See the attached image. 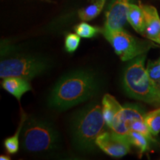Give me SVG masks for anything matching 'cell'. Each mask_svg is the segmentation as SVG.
Segmentation results:
<instances>
[{
	"mask_svg": "<svg viewBox=\"0 0 160 160\" xmlns=\"http://www.w3.org/2000/svg\"><path fill=\"white\" fill-rule=\"evenodd\" d=\"M101 82L97 74L89 70H77L60 79L52 89L48 105L57 111L87 101L99 91Z\"/></svg>",
	"mask_w": 160,
	"mask_h": 160,
	"instance_id": "obj_1",
	"label": "cell"
},
{
	"mask_svg": "<svg viewBox=\"0 0 160 160\" xmlns=\"http://www.w3.org/2000/svg\"><path fill=\"white\" fill-rule=\"evenodd\" d=\"M106 125L102 106L90 103L78 111L71 121V131L73 146L81 151H91L97 146L96 141L105 131Z\"/></svg>",
	"mask_w": 160,
	"mask_h": 160,
	"instance_id": "obj_2",
	"label": "cell"
},
{
	"mask_svg": "<svg viewBox=\"0 0 160 160\" xmlns=\"http://www.w3.org/2000/svg\"><path fill=\"white\" fill-rule=\"evenodd\" d=\"M146 53L132 59L122 75V85L130 97L154 107H160V88L151 79L145 67Z\"/></svg>",
	"mask_w": 160,
	"mask_h": 160,
	"instance_id": "obj_3",
	"label": "cell"
},
{
	"mask_svg": "<svg viewBox=\"0 0 160 160\" xmlns=\"http://www.w3.org/2000/svg\"><path fill=\"white\" fill-rule=\"evenodd\" d=\"M22 133V146L26 151H51L59 145V133L54 126L45 119L28 117Z\"/></svg>",
	"mask_w": 160,
	"mask_h": 160,
	"instance_id": "obj_4",
	"label": "cell"
},
{
	"mask_svg": "<svg viewBox=\"0 0 160 160\" xmlns=\"http://www.w3.org/2000/svg\"><path fill=\"white\" fill-rule=\"evenodd\" d=\"M51 67V62L45 57L30 54L15 55L1 60L0 77L5 79L16 77L31 80L46 73Z\"/></svg>",
	"mask_w": 160,
	"mask_h": 160,
	"instance_id": "obj_5",
	"label": "cell"
},
{
	"mask_svg": "<svg viewBox=\"0 0 160 160\" xmlns=\"http://www.w3.org/2000/svg\"><path fill=\"white\" fill-rule=\"evenodd\" d=\"M104 36L111 43L115 53L124 62L131 61L140 55L146 53L152 48L157 47L151 42L138 39L124 30L112 31L105 33Z\"/></svg>",
	"mask_w": 160,
	"mask_h": 160,
	"instance_id": "obj_6",
	"label": "cell"
},
{
	"mask_svg": "<svg viewBox=\"0 0 160 160\" xmlns=\"http://www.w3.org/2000/svg\"><path fill=\"white\" fill-rule=\"evenodd\" d=\"M96 145L102 151L112 157L121 158L131 151L132 144L128 135H121L114 131H105L99 136Z\"/></svg>",
	"mask_w": 160,
	"mask_h": 160,
	"instance_id": "obj_7",
	"label": "cell"
},
{
	"mask_svg": "<svg viewBox=\"0 0 160 160\" xmlns=\"http://www.w3.org/2000/svg\"><path fill=\"white\" fill-rule=\"evenodd\" d=\"M145 114V111L140 106L134 104H126L116 116L110 129L119 134L128 135L133 123L143 120Z\"/></svg>",
	"mask_w": 160,
	"mask_h": 160,
	"instance_id": "obj_8",
	"label": "cell"
},
{
	"mask_svg": "<svg viewBox=\"0 0 160 160\" xmlns=\"http://www.w3.org/2000/svg\"><path fill=\"white\" fill-rule=\"evenodd\" d=\"M131 0H112L105 13L103 35L112 31L123 30L128 21Z\"/></svg>",
	"mask_w": 160,
	"mask_h": 160,
	"instance_id": "obj_9",
	"label": "cell"
},
{
	"mask_svg": "<svg viewBox=\"0 0 160 160\" xmlns=\"http://www.w3.org/2000/svg\"><path fill=\"white\" fill-rule=\"evenodd\" d=\"M142 9L145 20L144 36L151 41L160 45V18L157 10L152 5H144L139 2Z\"/></svg>",
	"mask_w": 160,
	"mask_h": 160,
	"instance_id": "obj_10",
	"label": "cell"
},
{
	"mask_svg": "<svg viewBox=\"0 0 160 160\" xmlns=\"http://www.w3.org/2000/svg\"><path fill=\"white\" fill-rule=\"evenodd\" d=\"M30 80L25 78L11 77L3 79V88L17 98L18 101L21 100V98L26 92L32 91V88L30 84Z\"/></svg>",
	"mask_w": 160,
	"mask_h": 160,
	"instance_id": "obj_11",
	"label": "cell"
},
{
	"mask_svg": "<svg viewBox=\"0 0 160 160\" xmlns=\"http://www.w3.org/2000/svg\"><path fill=\"white\" fill-rule=\"evenodd\" d=\"M122 108V105H120L114 97L108 93L104 96L102 100V110L108 128H110L111 127L116 116L121 111Z\"/></svg>",
	"mask_w": 160,
	"mask_h": 160,
	"instance_id": "obj_12",
	"label": "cell"
},
{
	"mask_svg": "<svg viewBox=\"0 0 160 160\" xmlns=\"http://www.w3.org/2000/svg\"><path fill=\"white\" fill-rule=\"evenodd\" d=\"M128 22L137 33L144 36L145 28V15L139 5H137L135 4L130 3Z\"/></svg>",
	"mask_w": 160,
	"mask_h": 160,
	"instance_id": "obj_13",
	"label": "cell"
},
{
	"mask_svg": "<svg viewBox=\"0 0 160 160\" xmlns=\"http://www.w3.org/2000/svg\"><path fill=\"white\" fill-rule=\"evenodd\" d=\"M28 119V116L25 114V113H22L21 116V120H20L19 125L18 126L17 131H16L15 133L12 137H10L7 139H5L4 141V145L6 151L8 153L11 154H14V153H17L19 148V136L20 133H22V131L24 124H25V121Z\"/></svg>",
	"mask_w": 160,
	"mask_h": 160,
	"instance_id": "obj_14",
	"label": "cell"
},
{
	"mask_svg": "<svg viewBox=\"0 0 160 160\" xmlns=\"http://www.w3.org/2000/svg\"><path fill=\"white\" fill-rule=\"evenodd\" d=\"M106 0H96L93 3L79 11V17L82 21H91L102 11Z\"/></svg>",
	"mask_w": 160,
	"mask_h": 160,
	"instance_id": "obj_15",
	"label": "cell"
},
{
	"mask_svg": "<svg viewBox=\"0 0 160 160\" xmlns=\"http://www.w3.org/2000/svg\"><path fill=\"white\" fill-rule=\"evenodd\" d=\"M128 137L132 145L139 149L140 158L143 153H146L150 150V142L152 141L142 133L136 131H131L129 133Z\"/></svg>",
	"mask_w": 160,
	"mask_h": 160,
	"instance_id": "obj_16",
	"label": "cell"
},
{
	"mask_svg": "<svg viewBox=\"0 0 160 160\" xmlns=\"http://www.w3.org/2000/svg\"><path fill=\"white\" fill-rule=\"evenodd\" d=\"M144 120L152 134L154 137L159 134L160 133V107L145 113Z\"/></svg>",
	"mask_w": 160,
	"mask_h": 160,
	"instance_id": "obj_17",
	"label": "cell"
},
{
	"mask_svg": "<svg viewBox=\"0 0 160 160\" xmlns=\"http://www.w3.org/2000/svg\"><path fill=\"white\" fill-rule=\"evenodd\" d=\"M74 31L76 33H77L80 37L87 38V39H91V38L94 37L96 35L102 32L101 29L99 28L95 27V26L91 25L86 22H81L78 24L74 27Z\"/></svg>",
	"mask_w": 160,
	"mask_h": 160,
	"instance_id": "obj_18",
	"label": "cell"
},
{
	"mask_svg": "<svg viewBox=\"0 0 160 160\" xmlns=\"http://www.w3.org/2000/svg\"><path fill=\"white\" fill-rule=\"evenodd\" d=\"M146 71L151 79L159 86L160 84V57L155 61H148Z\"/></svg>",
	"mask_w": 160,
	"mask_h": 160,
	"instance_id": "obj_19",
	"label": "cell"
},
{
	"mask_svg": "<svg viewBox=\"0 0 160 160\" xmlns=\"http://www.w3.org/2000/svg\"><path fill=\"white\" fill-rule=\"evenodd\" d=\"M80 37L77 33H68L65 39V49L68 53H73L80 44Z\"/></svg>",
	"mask_w": 160,
	"mask_h": 160,
	"instance_id": "obj_20",
	"label": "cell"
},
{
	"mask_svg": "<svg viewBox=\"0 0 160 160\" xmlns=\"http://www.w3.org/2000/svg\"><path fill=\"white\" fill-rule=\"evenodd\" d=\"M0 159L1 160H9L11 159V157L8 155H1L0 156Z\"/></svg>",
	"mask_w": 160,
	"mask_h": 160,
	"instance_id": "obj_21",
	"label": "cell"
},
{
	"mask_svg": "<svg viewBox=\"0 0 160 160\" xmlns=\"http://www.w3.org/2000/svg\"><path fill=\"white\" fill-rule=\"evenodd\" d=\"M159 88H160V84L159 85Z\"/></svg>",
	"mask_w": 160,
	"mask_h": 160,
	"instance_id": "obj_22",
	"label": "cell"
}]
</instances>
